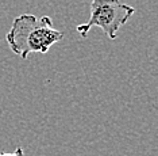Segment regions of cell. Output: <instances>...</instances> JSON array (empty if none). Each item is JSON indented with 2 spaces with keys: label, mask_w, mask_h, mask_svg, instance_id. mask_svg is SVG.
I'll use <instances>...</instances> for the list:
<instances>
[{
  "label": "cell",
  "mask_w": 158,
  "mask_h": 156,
  "mask_svg": "<svg viewBox=\"0 0 158 156\" xmlns=\"http://www.w3.org/2000/svg\"><path fill=\"white\" fill-rule=\"evenodd\" d=\"M0 156H24V151L22 147H18L16 151L12 154H0Z\"/></svg>",
  "instance_id": "cell-3"
},
{
  "label": "cell",
  "mask_w": 158,
  "mask_h": 156,
  "mask_svg": "<svg viewBox=\"0 0 158 156\" xmlns=\"http://www.w3.org/2000/svg\"><path fill=\"white\" fill-rule=\"evenodd\" d=\"M135 8L120 0H91V16L84 25L76 27L82 38H87L92 27H100L110 39L118 37L120 27L127 23Z\"/></svg>",
  "instance_id": "cell-2"
},
{
  "label": "cell",
  "mask_w": 158,
  "mask_h": 156,
  "mask_svg": "<svg viewBox=\"0 0 158 156\" xmlns=\"http://www.w3.org/2000/svg\"><path fill=\"white\" fill-rule=\"evenodd\" d=\"M62 38L64 33L53 27L52 18L48 15L37 18L33 14L16 16L6 34L10 49L23 60L30 53H46Z\"/></svg>",
  "instance_id": "cell-1"
}]
</instances>
